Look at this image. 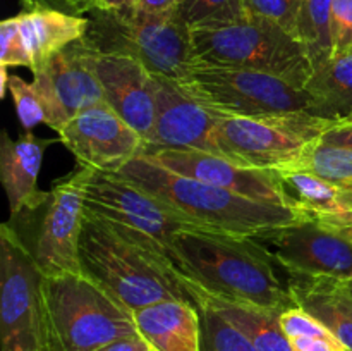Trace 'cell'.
Wrapping results in <instances>:
<instances>
[{"label": "cell", "mask_w": 352, "mask_h": 351, "mask_svg": "<svg viewBox=\"0 0 352 351\" xmlns=\"http://www.w3.org/2000/svg\"><path fill=\"white\" fill-rule=\"evenodd\" d=\"M177 267L206 295L284 313L299 306L291 275L253 236L198 229L174 237Z\"/></svg>", "instance_id": "obj_1"}, {"label": "cell", "mask_w": 352, "mask_h": 351, "mask_svg": "<svg viewBox=\"0 0 352 351\" xmlns=\"http://www.w3.org/2000/svg\"><path fill=\"white\" fill-rule=\"evenodd\" d=\"M79 257L82 272L133 312L164 299L196 303L192 282L170 258L89 212H86Z\"/></svg>", "instance_id": "obj_2"}, {"label": "cell", "mask_w": 352, "mask_h": 351, "mask_svg": "<svg viewBox=\"0 0 352 351\" xmlns=\"http://www.w3.org/2000/svg\"><path fill=\"white\" fill-rule=\"evenodd\" d=\"M117 174L212 231L254 236L302 219L296 210L287 206L236 195L170 171L143 155L133 158Z\"/></svg>", "instance_id": "obj_3"}, {"label": "cell", "mask_w": 352, "mask_h": 351, "mask_svg": "<svg viewBox=\"0 0 352 351\" xmlns=\"http://www.w3.org/2000/svg\"><path fill=\"white\" fill-rule=\"evenodd\" d=\"M192 64L243 67L280 76L305 88L313 62L301 40L277 24L250 16L191 28Z\"/></svg>", "instance_id": "obj_4"}, {"label": "cell", "mask_w": 352, "mask_h": 351, "mask_svg": "<svg viewBox=\"0 0 352 351\" xmlns=\"http://www.w3.org/2000/svg\"><path fill=\"white\" fill-rule=\"evenodd\" d=\"M52 351H96L138 332L134 312L85 272L43 275Z\"/></svg>", "instance_id": "obj_5"}, {"label": "cell", "mask_w": 352, "mask_h": 351, "mask_svg": "<svg viewBox=\"0 0 352 351\" xmlns=\"http://www.w3.org/2000/svg\"><path fill=\"white\" fill-rule=\"evenodd\" d=\"M88 33L82 40L102 54L136 58L153 74L181 79L192 65L191 26L179 7L164 14L141 9L100 10L88 14Z\"/></svg>", "instance_id": "obj_6"}, {"label": "cell", "mask_w": 352, "mask_h": 351, "mask_svg": "<svg viewBox=\"0 0 352 351\" xmlns=\"http://www.w3.org/2000/svg\"><path fill=\"white\" fill-rule=\"evenodd\" d=\"M332 123L308 112L267 117L222 116L213 131V153L244 167L291 171L306 148Z\"/></svg>", "instance_id": "obj_7"}, {"label": "cell", "mask_w": 352, "mask_h": 351, "mask_svg": "<svg viewBox=\"0 0 352 351\" xmlns=\"http://www.w3.org/2000/svg\"><path fill=\"white\" fill-rule=\"evenodd\" d=\"M175 81L192 98L223 116L313 114V100L305 88L254 69L192 64L188 74Z\"/></svg>", "instance_id": "obj_8"}, {"label": "cell", "mask_w": 352, "mask_h": 351, "mask_svg": "<svg viewBox=\"0 0 352 351\" xmlns=\"http://www.w3.org/2000/svg\"><path fill=\"white\" fill-rule=\"evenodd\" d=\"M0 351H52L43 272L9 222L0 227Z\"/></svg>", "instance_id": "obj_9"}, {"label": "cell", "mask_w": 352, "mask_h": 351, "mask_svg": "<svg viewBox=\"0 0 352 351\" xmlns=\"http://www.w3.org/2000/svg\"><path fill=\"white\" fill-rule=\"evenodd\" d=\"M86 212L120 227L175 265L174 237L184 231L206 229L146 189L109 172H93L86 186Z\"/></svg>", "instance_id": "obj_10"}, {"label": "cell", "mask_w": 352, "mask_h": 351, "mask_svg": "<svg viewBox=\"0 0 352 351\" xmlns=\"http://www.w3.org/2000/svg\"><path fill=\"white\" fill-rule=\"evenodd\" d=\"M289 275L352 279V233L301 219L254 234Z\"/></svg>", "instance_id": "obj_11"}, {"label": "cell", "mask_w": 352, "mask_h": 351, "mask_svg": "<svg viewBox=\"0 0 352 351\" xmlns=\"http://www.w3.org/2000/svg\"><path fill=\"white\" fill-rule=\"evenodd\" d=\"M93 172L95 169L78 165L52 186L33 251L47 277L82 272L79 246L86 220V186Z\"/></svg>", "instance_id": "obj_12"}, {"label": "cell", "mask_w": 352, "mask_h": 351, "mask_svg": "<svg viewBox=\"0 0 352 351\" xmlns=\"http://www.w3.org/2000/svg\"><path fill=\"white\" fill-rule=\"evenodd\" d=\"M95 52L85 40L76 41L33 71L34 86L47 103V126L57 134L79 112L105 102L95 71Z\"/></svg>", "instance_id": "obj_13"}, {"label": "cell", "mask_w": 352, "mask_h": 351, "mask_svg": "<svg viewBox=\"0 0 352 351\" xmlns=\"http://www.w3.org/2000/svg\"><path fill=\"white\" fill-rule=\"evenodd\" d=\"M58 138L79 165L109 174H117L146 147L144 138L105 102L79 112Z\"/></svg>", "instance_id": "obj_14"}, {"label": "cell", "mask_w": 352, "mask_h": 351, "mask_svg": "<svg viewBox=\"0 0 352 351\" xmlns=\"http://www.w3.org/2000/svg\"><path fill=\"white\" fill-rule=\"evenodd\" d=\"M141 155L170 171L199 179L217 188H223L236 195L256 200V202L291 209L277 171L244 167L226 157L210 153V151L195 150V148L160 150Z\"/></svg>", "instance_id": "obj_15"}, {"label": "cell", "mask_w": 352, "mask_h": 351, "mask_svg": "<svg viewBox=\"0 0 352 351\" xmlns=\"http://www.w3.org/2000/svg\"><path fill=\"white\" fill-rule=\"evenodd\" d=\"M157 114L143 153L195 148L213 153V131L223 114L192 98L175 79L155 74Z\"/></svg>", "instance_id": "obj_16"}, {"label": "cell", "mask_w": 352, "mask_h": 351, "mask_svg": "<svg viewBox=\"0 0 352 351\" xmlns=\"http://www.w3.org/2000/svg\"><path fill=\"white\" fill-rule=\"evenodd\" d=\"M95 71L105 103L133 129L150 140L157 114L155 74L129 55L95 52Z\"/></svg>", "instance_id": "obj_17"}, {"label": "cell", "mask_w": 352, "mask_h": 351, "mask_svg": "<svg viewBox=\"0 0 352 351\" xmlns=\"http://www.w3.org/2000/svg\"><path fill=\"white\" fill-rule=\"evenodd\" d=\"M21 12L14 17L26 55V69L31 72L69 45L81 41L88 33V16L67 12L36 0H21Z\"/></svg>", "instance_id": "obj_18"}, {"label": "cell", "mask_w": 352, "mask_h": 351, "mask_svg": "<svg viewBox=\"0 0 352 351\" xmlns=\"http://www.w3.org/2000/svg\"><path fill=\"white\" fill-rule=\"evenodd\" d=\"M55 140H40L31 131H24L14 141L7 133L0 141V178L9 200L10 215L23 210H36L47 205L50 191L38 189V176L47 148Z\"/></svg>", "instance_id": "obj_19"}, {"label": "cell", "mask_w": 352, "mask_h": 351, "mask_svg": "<svg viewBox=\"0 0 352 351\" xmlns=\"http://www.w3.org/2000/svg\"><path fill=\"white\" fill-rule=\"evenodd\" d=\"M277 172L289 205L302 219L352 233V193L301 169Z\"/></svg>", "instance_id": "obj_20"}, {"label": "cell", "mask_w": 352, "mask_h": 351, "mask_svg": "<svg viewBox=\"0 0 352 351\" xmlns=\"http://www.w3.org/2000/svg\"><path fill=\"white\" fill-rule=\"evenodd\" d=\"M134 322L153 351H201V315L196 303L164 299L136 310Z\"/></svg>", "instance_id": "obj_21"}, {"label": "cell", "mask_w": 352, "mask_h": 351, "mask_svg": "<svg viewBox=\"0 0 352 351\" xmlns=\"http://www.w3.org/2000/svg\"><path fill=\"white\" fill-rule=\"evenodd\" d=\"M291 288L301 308L318 319L347 351H352V310L332 277L291 275Z\"/></svg>", "instance_id": "obj_22"}, {"label": "cell", "mask_w": 352, "mask_h": 351, "mask_svg": "<svg viewBox=\"0 0 352 351\" xmlns=\"http://www.w3.org/2000/svg\"><path fill=\"white\" fill-rule=\"evenodd\" d=\"M305 89L313 100V116L332 124L352 120V54L316 65Z\"/></svg>", "instance_id": "obj_23"}, {"label": "cell", "mask_w": 352, "mask_h": 351, "mask_svg": "<svg viewBox=\"0 0 352 351\" xmlns=\"http://www.w3.org/2000/svg\"><path fill=\"white\" fill-rule=\"evenodd\" d=\"M192 296L195 301H203L212 306L213 310L226 317L230 323L237 327L258 351H292L287 337L280 327L282 313L272 310L260 308V306L248 305L239 301H227V299L210 296L192 284Z\"/></svg>", "instance_id": "obj_24"}, {"label": "cell", "mask_w": 352, "mask_h": 351, "mask_svg": "<svg viewBox=\"0 0 352 351\" xmlns=\"http://www.w3.org/2000/svg\"><path fill=\"white\" fill-rule=\"evenodd\" d=\"M280 327L292 351H347L318 319L301 306L285 310L280 315Z\"/></svg>", "instance_id": "obj_25"}, {"label": "cell", "mask_w": 352, "mask_h": 351, "mask_svg": "<svg viewBox=\"0 0 352 351\" xmlns=\"http://www.w3.org/2000/svg\"><path fill=\"white\" fill-rule=\"evenodd\" d=\"M294 169L313 172L352 193V150L315 141L305 150Z\"/></svg>", "instance_id": "obj_26"}, {"label": "cell", "mask_w": 352, "mask_h": 351, "mask_svg": "<svg viewBox=\"0 0 352 351\" xmlns=\"http://www.w3.org/2000/svg\"><path fill=\"white\" fill-rule=\"evenodd\" d=\"M333 0H302L299 40L308 48L313 67L332 57L330 16Z\"/></svg>", "instance_id": "obj_27"}, {"label": "cell", "mask_w": 352, "mask_h": 351, "mask_svg": "<svg viewBox=\"0 0 352 351\" xmlns=\"http://www.w3.org/2000/svg\"><path fill=\"white\" fill-rule=\"evenodd\" d=\"M201 315V351H258L226 317L206 303H196Z\"/></svg>", "instance_id": "obj_28"}, {"label": "cell", "mask_w": 352, "mask_h": 351, "mask_svg": "<svg viewBox=\"0 0 352 351\" xmlns=\"http://www.w3.org/2000/svg\"><path fill=\"white\" fill-rule=\"evenodd\" d=\"M179 10L191 28L210 23H227L250 16L244 0H184L179 6Z\"/></svg>", "instance_id": "obj_29"}, {"label": "cell", "mask_w": 352, "mask_h": 351, "mask_svg": "<svg viewBox=\"0 0 352 351\" xmlns=\"http://www.w3.org/2000/svg\"><path fill=\"white\" fill-rule=\"evenodd\" d=\"M7 89L16 103L17 117L24 131H31L38 124H48V109L33 81H24L21 76L12 74L7 79Z\"/></svg>", "instance_id": "obj_30"}, {"label": "cell", "mask_w": 352, "mask_h": 351, "mask_svg": "<svg viewBox=\"0 0 352 351\" xmlns=\"http://www.w3.org/2000/svg\"><path fill=\"white\" fill-rule=\"evenodd\" d=\"M248 12L277 24L299 40L302 0H244Z\"/></svg>", "instance_id": "obj_31"}, {"label": "cell", "mask_w": 352, "mask_h": 351, "mask_svg": "<svg viewBox=\"0 0 352 351\" xmlns=\"http://www.w3.org/2000/svg\"><path fill=\"white\" fill-rule=\"evenodd\" d=\"M332 57L352 54V0H333L330 16Z\"/></svg>", "instance_id": "obj_32"}, {"label": "cell", "mask_w": 352, "mask_h": 351, "mask_svg": "<svg viewBox=\"0 0 352 351\" xmlns=\"http://www.w3.org/2000/svg\"><path fill=\"white\" fill-rule=\"evenodd\" d=\"M28 67L16 17L0 24V69Z\"/></svg>", "instance_id": "obj_33"}, {"label": "cell", "mask_w": 352, "mask_h": 351, "mask_svg": "<svg viewBox=\"0 0 352 351\" xmlns=\"http://www.w3.org/2000/svg\"><path fill=\"white\" fill-rule=\"evenodd\" d=\"M320 141L336 147H344L352 150V120L347 123H339L330 126L325 133L322 134Z\"/></svg>", "instance_id": "obj_34"}, {"label": "cell", "mask_w": 352, "mask_h": 351, "mask_svg": "<svg viewBox=\"0 0 352 351\" xmlns=\"http://www.w3.org/2000/svg\"><path fill=\"white\" fill-rule=\"evenodd\" d=\"M96 351H153V350H151V346L148 344V341L144 339L140 332H136V334H131V336L119 337V339L98 348Z\"/></svg>", "instance_id": "obj_35"}, {"label": "cell", "mask_w": 352, "mask_h": 351, "mask_svg": "<svg viewBox=\"0 0 352 351\" xmlns=\"http://www.w3.org/2000/svg\"><path fill=\"white\" fill-rule=\"evenodd\" d=\"M179 7L177 0H140L138 9L151 14H164L175 10Z\"/></svg>", "instance_id": "obj_36"}, {"label": "cell", "mask_w": 352, "mask_h": 351, "mask_svg": "<svg viewBox=\"0 0 352 351\" xmlns=\"http://www.w3.org/2000/svg\"><path fill=\"white\" fill-rule=\"evenodd\" d=\"M140 0H93V9L100 10H129L136 9Z\"/></svg>", "instance_id": "obj_37"}, {"label": "cell", "mask_w": 352, "mask_h": 351, "mask_svg": "<svg viewBox=\"0 0 352 351\" xmlns=\"http://www.w3.org/2000/svg\"><path fill=\"white\" fill-rule=\"evenodd\" d=\"M337 286H339V291L342 295V298L346 299V303L352 310V279H347V281H339L337 279Z\"/></svg>", "instance_id": "obj_38"}, {"label": "cell", "mask_w": 352, "mask_h": 351, "mask_svg": "<svg viewBox=\"0 0 352 351\" xmlns=\"http://www.w3.org/2000/svg\"><path fill=\"white\" fill-rule=\"evenodd\" d=\"M177 2H179V6H181V3H182V2H184V0H177Z\"/></svg>", "instance_id": "obj_39"}]
</instances>
